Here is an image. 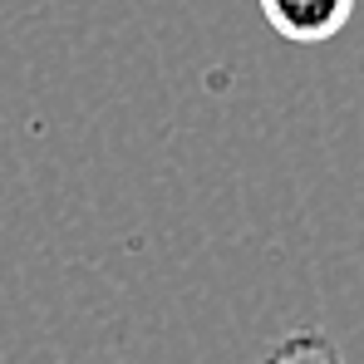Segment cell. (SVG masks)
<instances>
[{"instance_id":"7a4b0ae2","label":"cell","mask_w":364,"mask_h":364,"mask_svg":"<svg viewBox=\"0 0 364 364\" xmlns=\"http://www.w3.org/2000/svg\"><path fill=\"white\" fill-rule=\"evenodd\" d=\"M261 364H345V355H340V345L330 340V330L305 325V330L281 335L276 345H266Z\"/></svg>"},{"instance_id":"6da1fadb","label":"cell","mask_w":364,"mask_h":364,"mask_svg":"<svg viewBox=\"0 0 364 364\" xmlns=\"http://www.w3.org/2000/svg\"><path fill=\"white\" fill-rule=\"evenodd\" d=\"M261 15L291 45H325L350 25L355 0H261Z\"/></svg>"}]
</instances>
